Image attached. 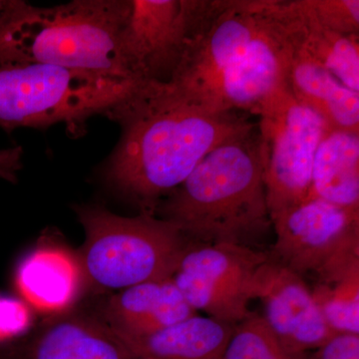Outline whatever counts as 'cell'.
<instances>
[{
  "label": "cell",
  "instance_id": "obj_1",
  "mask_svg": "<svg viewBox=\"0 0 359 359\" xmlns=\"http://www.w3.org/2000/svg\"><path fill=\"white\" fill-rule=\"evenodd\" d=\"M108 118L120 125L121 137L104 168L106 181L152 215L217 146L256 127L241 112L208 109L150 82Z\"/></svg>",
  "mask_w": 359,
  "mask_h": 359
},
{
  "label": "cell",
  "instance_id": "obj_2",
  "mask_svg": "<svg viewBox=\"0 0 359 359\" xmlns=\"http://www.w3.org/2000/svg\"><path fill=\"white\" fill-rule=\"evenodd\" d=\"M156 216L177 226L190 244L254 248L273 226L257 126L212 150L161 201Z\"/></svg>",
  "mask_w": 359,
  "mask_h": 359
},
{
  "label": "cell",
  "instance_id": "obj_3",
  "mask_svg": "<svg viewBox=\"0 0 359 359\" xmlns=\"http://www.w3.org/2000/svg\"><path fill=\"white\" fill-rule=\"evenodd\" d=\"M126 13L127 0H74L51 7L13 0L0 32V63H32L134 79L120 55Z\"/></svg>",
  "mask_w": 359,
  "mask_h": 359
},
{
  "label": "cell",
  "instance_id": "obj_4",
  "mask_svg": "<svg viewBox=\"0 0 359 359\" xmlns=\"http://www.w3.org/2000/svg\"><path fill=\"white\" fill-rule=\"evenodd\" d=\"M145 82L32 63H0V128L65 125L74 136L90 118L108 117Z\"/></svg>",
  "mask_w": 359,
  "mask_h": 359
},
{
  "label": "cell",
  "instance_id": "obj_5",
  "mask_svg": "<svg viewBox=\"0 0 359 359\" xmlns=\"http://www.w3.org/2000/svg\"><path fill=\"white\" fill-rule=\"evenodd\" d=\"M74 211L85 231L80 266L102 289L171 278L190 245L177 226L156 215L123 217L98 205H76Z\"/></svg>",
  "mask_w": 359,
  "mask_h": 359
},
{
  "label": "cell",
  "instance_id": "obj_6",
  "mask_svg": "<svg viewBox=\"0 0 359 359\" xmlns=\"http://www.w3.org/2000/svg\"><path fill=\"white\" fill-rule=\"evenodd\" d=\"M271 259L316 283L330 285L359 273V211L309 198L271 219Z\"/></svg>",
  "mask_w": 359,
  "mask_h": 359
},
{
  "label": "cell",
  "instance_id": "obj_7",
  "mask_svg": "<svg viewBox=\"0 0 359 359\" xmlns=\"http://www.w3.org/2000/svg\"><path fill=\"white\" fill-rule=\"evenodd\" d=\"M228 0H127L120 55L130 76L169 83L190 45Z\"/></svg>",
  "mask_w": 359,
  "mask_h": 359
},
{
  "label": "cell",
  "instance_id": "obj_8",
  "mask_svg": "<svg viewBox=\"0 0 359 359\" xmlns=\"http://www.w3.org/2000/svg\"><path fill=\"white\" fill-rule=\"evenodd\" d=\"M255 115L259 118L257 140L271 219L309 199L314 156L328 126L287 87Z\"/></svg>",
  "mask_w": 359,
  "mask_h": 359
},
{
  "label": "cell",
  "instance_id": "obj_9",
  "mask_svg": "<svg viewBox=\"0 0 359 359\" xmlns=\"http://www.w3.org/2000/svg\"><path fill=\"white\" fill-rule=\"evenodd\" d=\"M269 254L238 245H189L173 278L196 311L236 325L252 316L257 280Z\"/></svg>",
  "mask_w": 359,
  "mask_h": 359
},
{
  "label": "cell",
  "instance_id": "obj_10",
  "mask_svg": "<svg viewBox=\"0 0 359 359\" xmlns=\"http://www.w3.org/2000/svg\"><path fill=\"white\" fill-rule=\"evenodd\" d=\"M264 6V0H228L190 45L168 88L205 107L219 77L261 28Z\"/></svg>",
  "mask_w": 359,
  "mask_h": 359
},
{
  "label": "cell",
  "instance_id": "obj_11",
  "mask_svg": "<svg viewBox=\"0 0 359 359\" xmlns=\"http://www.w3.org/2000/svg\"><path fill=\"white\" fill-rule=\"evenodd\" d=\"M264 0L263 22L240 56L224 71L208 96L205 107L256 114L287 88V51L282 33Z\"/></svg>",
  "mask_w": 359,
  "mask_h": 359
},
{
  "label": "cell",
  "instance_id": "obj_12",
  "mask_svg": "<svg viewBox=\"0 0 359 359\" xmlns=\"http://www.w3.org/2000/svg\"><path fill=\"white\" fill-rule=\"evenodd\" d=\"M256 299L263 302L264 320L290 355H304L337 334L304 278L271 257L257 278Z\"/></svg>",
  "mask_w": 359,
  "mask_h": 359
},
{
  "label": "cell",
  "instance_id": "obj_13",
  "mask_svg": "<svg viewBox=\"0 0 359 359\" xmlns=\"http://www.w3.org/2000/svg\"><path fill=\"white\" fill-rule=\"evenodd\" d=\"M273 18L285 41L287 86L295 100L318 113L330 129L359 132L358 92L340 83Z\"/></svg>",
  "mask_w": 359,
  "mask_h": 359
},
{
  "label": "cell",
  "instance_id": "obj_14",
  "mask_svg": "<svg viewBox=\"0 0 359 359\" xmlns=\"http://www.w3.org/2000/svg\"><path fill=\"white\" fill-rule=\"evenodd\" d=\"M197 314L173 278L120 290L107 299L100 320L122 340L140 339Z\"/></svg>",
  "mask_w": 359,
  "mask_h": 359
},
{
  "label": "cell",
  "instance_id": "obj_15",
  "mask_svg": "<svg viewBox=\"0 0 359 359\" xmlns=\"http://www.w3.org/2000/svg\"><path fill=\"white\" fill-rule=\"evenodd\" d=\"M2 359H139L100 318L72 316L43 328L20 358L7 349Z\"/></svg>",
  "mask_w": 359,
  "mask_h": 359
},
{
  "label": "cell",
  "instance_id": "obj_16",
  "mask_svg": "<svg viewBox=\"0 0 359 359\" xmlns=\"http://www.w3.org/2000/svg\"><path fill=\"white\" fill-rule=\"evenodd\" d=\"M275 14L285 30L311 57L330 74L359 93V37L318 25L304 13L299 0H276Z\"/></svg>",
  "mask_w": 359,
  "mask_h": 359
},
{
  "label": "cell",
  "instance_id": "obj_17",
  "mask_svg": "<svg viewBox=\"0 0 359 359\" xmlns=\"http://www.w3.org/2000/svg\"><path fill=\"white\" fill-rule=\"evenodd\" d=\"M309 198L359 211V132L327 129L314 156Z\"/></svg>",
  "mask_w": 359,
  "mask_h": 359
},
{
  "label": "cell",
  "instance_id": "obj_18",
  "mask_svg": "<svg viewBox=\"0 0 359 359\" xmlns=\"http://www.w3.org/2000/svg\"><path fill=\"white\" fill-rule=\"evenodd\" d=\"M233 327L195 314L155 334L123 341L139 359H221Z\"/></svg>",
  "mask_w": 359,
  "mask_h": 359
},
{
  "label": "cell",
  "instance_id": "obj_19",
  "mask_svg": "<svg viewBox=\"0 0 359 359\" xmlns=\"http://www.w3.org/2000/svg\"><path fill=\"white\" fill-rule=\"evenodd\" d=\"M80 269L61 250L40 249L23 259L16 275L21 294L43 311L65 308L79 287Z\"/></svg>",
  "mask_w": 359,
  "mask_h": 359
},
{
  "label": "cell",
  "instance_id": "obj_20",
  "mask_svg": "<svg viewBox=\"0 0 359 359\" xmlns=\"http://www.w3.org/2000/svg\"><path fill=\"white\" fill-rule=\"evenodd\" d=\"M311 292L332 332L359 334V273L330 285L316 283Z\"/></svg>",
  "mask_w": 359,
  "mask_h": 359
},
{
  "label": "cell",
  "instance_id": "obj_21",
  "mask_svg": "<svg viewBox=\"0 0 359 359\" xmlns=\"http://www.w3.org/2000/svg\"><path fill=\"white\" fill-rule=\"evenodd\" d=\"M302 356L287 353L263 316L254 313L235 325L221 359H301Z\"/></svg>",
  "mask_w": 359,
  "mask_h": 359
},
{
  "label": "cell",
  "instance_id": "obj_22",
  "mask_svg": "<svg viewBox=\"0 0 359 359\" xmlns=\"http://www.w3.org/2000/svg\"><path fill=\"white\" fill-rule=\"evenodd\" d=\"M302 8L318 25L332 32L359 35L358 0H299Z\"/></svg>",
  "mask_w": 359,
  "mask_h": 359
},
{
  "label": "cell",
  "instance_id": "obj_23",
  "mask_svg": "<svg viewBox=\"0 0 359 359\" xmlns=\"http://www.w3.org/2000/svg\"><path fill=\"white\" fill-rule=\"evenodd\" d=\"M29 323V313L22 302L0 295V348L22 334Z\"/></svg>",
  "mask_w": 359,
  "mask_h": 359
},
{
  "label": "cell",
  "instance_id": "obj_24",
  "mask_svg": "<svg viewBox=\"0 0 359 359\" xmlns=\"http://www.w3.org/2000/svg\"><path fill=\"white\" fill-rule=\"evenodd\" d=\"M301 359H359V334H334Z\"/></svg>",
  "mask_w": 359,
  "mask_h": 359
},
{
  "label": "cell",
  "instance_id": "obj_25",
  "mask_svg": "<svg viewBox=\"0 0 359 359\" xmlns=\"http://www.w3.org/2000/svg\"><path fill=\"white\" fill-rule=\"evenodd\" d=\"M23 150L20 146L0 149V179L16 183L22 169Z\"/></svg>",
  "mask_w": 359,
  "mask_h": 359
},
{
  "label": "cell",
  "instance_id": "obj_26",
  "mask_svg": "<svg viewBox=\"0 0 359 359\" xmlns=\"http://www.w3.org/2000/svg\"><path fill=\"white\" fill-rule=\"evenodd\" d=\"M13 0H0V32L6 23L7 16L13 6Z\"/></svg>",
  "mask_w": 359,
  "mask_h": 359
},
{
  "label": "cell",
  "instance_id": "obj_27",
  "mask_svg": "<svg viewBox=\"0 0 359 359\" xmlns=\"http://www.w3.org/2000/svg\"><path fill=\"white\" fill-rule=\"evenodd\" d=\"M2 351H4V349L0 348V353H1Z\"/></svg>",
  "mask_w": 359,
  "mask_h": 359
}]
</instances>
